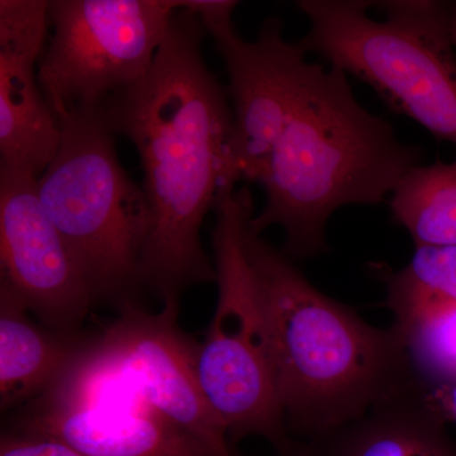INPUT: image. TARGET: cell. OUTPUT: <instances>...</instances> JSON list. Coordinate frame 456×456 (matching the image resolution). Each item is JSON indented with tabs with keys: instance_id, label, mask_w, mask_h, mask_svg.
Here are the masks:
<instances>
[{
	"instance_id": "7",
	"label": "cell",
	"mask_w": 456,
	"mask_h": 456,
	"mask_svg": "<svg viewBox=\"0 0 456 456\" xmlns=\"http://www.w3.org/2000/svg\"><path fill=\"white\" fill-rule=\"evenodd\" d=\"M102 334L86 340L60 378V388L98 401L147 407L202 441L218 456H232L226 428L204 397L196 369L197 344L178 326V302L151 314L136 302Z\"/></svg>"
},
{
	"instance_id": "18",
	"label": "cell",
	"mask_w": 456,
	"mask_h": 456,
	"mask_svg": "<svg viewBox=\"0 0 456 456\" xmlns=\"http://www.w3.org/2000/svg\"><path fill=\"white\" fill-rule=\"evenodd\" d=\"M0 456H84L62 441L41 435L11 431L0 440Z\"/></svg>"
},
{
	"instance_id": "3",
	"label": "cell",
	"mask_w": 456,
	"mask_h": 456,
	"mask_svg": "<svg viewBox=\"0 0 456 456\" xmlns=\"http://www.w3.org/2000/svg\"><path fill=\"white\" fill-rule=\"evenodd\" d=\"M422 159L421 147L399 141L391 123L359 103L345 71L314 64L270 158L265 207L251 230L281 226L289 259L318 256L338 208L382 202Z\"/></svg>"
},
{
	"instance_id": "11",
	"label": "cell",
	"mask_w": 456,
	"mask_h": 456,
	"mask_svg": "<svg viewBox=\"0 0 456 456\" xmlns=\"http://www.w3.org/2000/svg\"><path fill=\"white\" fill-rule=\"evenodd\" d=\"M50 25V2L0 0V167L35 178L62 136L36 73Z\"/></svg>"
},
{
	"instance_id": "1",
	"label": "cell",
	"mask_w": 456,
	"mask_h": 456,
	"mask_svg": "<svg viewBox=\"0 0 456 456\" xmlns=\"http://www.w3.org/2000/svg\"><path fill=\"white\" fill-rule=\"evenodd\" d=\"M206 35L197 16L179 8L145 77L104 103L114 134L140 155L149 209L140 283L163 305L216 281L200 230L240 182L231 147L232 107L204 61Z\"/></svg>"
},
{
	"instance_id": "10",
	"label": "cell",
	"mask_w": 456,
	"mask_h": 456,
	"mask_svg": "<svg viewBox=\"0 0 456 456\" xmlns=\"http://www.w3.org/2000/svg\"><path fill=\"white\" fill-rule=\"evenodd\" d=\"M37 179L0 167V284L47 330L75 335L95 298L42 206Z\"/></svg>"
},
{
	"instance_id": "5",
	"label": "cell",
	"mask_w": 456,
	"mask_h": 456,
	"mask_svg": "<svg viewBox=\"0 0 456 456\" xmlns=\"http://www.w3.org/2000/svg\"><path fill=\"white\" fill-rule=\"evenodd\" d=\"M59 121L61 143L37 179L38 196L95 302L121 307L134 302L141 287L149 227L145 193L119 163L104 103L74 108Z\"/></svg>"
},
{
	"instance_id": "8",
	"label": "cell",
	"mask_w": 456,
	"mask_h": 456,
	"mask_svg": "<svg viewBox=\"0 0 456 456\" xmlns=\"http://www.w3.org/2000/svg\"><path fill=\"white\" fill-rule=\"evenodd\" d=\"M178 9V0L50 2L53 35L37 77L57 118L140 82Z\"/></svg>"
},
{
	"instance_id": "14",
	"label": "cell",
	"mask_w": 456,
	"mask_h": 456,
	"mask_svg": "<svg viewBox=\"0 0 456 456\" xmlns=\"http://www.w3.org/2000/svg\"><path fill=\"white\" fill-rule=\"evenodd\" d=\"M86 340L41 329L28 308L0 284V407L26 406L50 391Z\"/></svg>"
},
{
	"instance_id": "4",
	"label": "cell",
	"mask_w": 456,
	"mask_h": 456,
	"mask_svg": "<svg viewBox=\"0 0 456 456\" xmlns=\"http://www.w3.org/2000/svg\"><path fill=\"white\" fill-rule=\"evenodd\" d=\"M310 32L307 53L353 75L393 112L456 147V57L445 3L371 2L384 20L369 16L370 2L301 0Z\"/></svg>"
},
{
	"instance_id": "13",
	"label": "cell",
	"mask_w": 456,
	"mask_h": 456,
	"mask_svg": "<svg viewBox=\"0 0 456 456\" xmlns=\"http://www.w3.org/2000/svg\"><path fill=\"white\" fill-rule=\"evenodd\" d=\"M443 422V413L421 383L355 421L307 441L299 456H456Z\"/></svg>"
},
{
	"instance_id": "17",
	"label": "cell",
	"mask_w": 456,
	"mask_h": 456,
	"mask_svg": "<svg viewBox=\"0 0 456 456\" xmlns=\"http://www.w3.org/2000/svg\"><path fill=\"white\" fill-rule=\"evenodd\" d=\"M398 331L406 341L417 377L426 387L456 383V308L437 312Z\"/></svg>"
},
{
	"instance_id": "9",
	"label": "cell",
	"mask_w": 456,
	"mask_h": 456,
	"mask_svg": "<svg viewBox=\"0 0 456 456\" xmlns=\"http://www.w3.org/2000/svg\"><path fill=\"white\" fill-rule=\"evenodd\" d=\"M226 65L232 107V156L239 180L263 182L285 123L298 103L314 62L301 44L285 40L268 18L255 41L237 35L232 14L202 23Z\"/></svg>"
},
{
	"instance_id": "16",
	"label": "cell",
	"mask_w": 456,
	"mask_h": 456,
	"mask_svg": "<svg viewBox=\"0 0 456 456\" xmlns=\"http://www.w3.org/2000/svg\"><path fill=\"white\" fill-rule=\"evenodd\" d=\"M386 305L397 330L456 308V245L416 246L407 265L389 277Z\"/></svg>"
},
{
	"instance_id": "20",
	"label": "cell",
	"mask_w": 456,
	"mask_h": 456,
	"mask_svg": "<svg viewBox=\"0 0 456 456\" xmlns=\"http://www.w3.org/2000/svg\"><path fill=\"white\" fill-rule=\"evenodd\" d=\"M445 9L450 40H452V46L456 50V2L445 3Z\"/></svg>"
},
{
	"instance_id": "19",
	"label": "cell",
	"mask_w": 456,
	"mask_h": 456,
	"mask_svg": "<svg viewBox=\"0 0 456 456\" xmlns=\"http://www.w3.org/2000/svg\"><path fill=\"white\" fill-rule=\"evenodd\" d=\"M428 392L443 416L456 422V383L428 388Z\"/></svg>"
},
{
	"instance_id": "2",
	"label": "cell",
	"mask_w": 456,
	"mask_h": 456,
	"mask_svg": "<svg viewBox=\"0 0 456 456\" xmlns=\"http://www.w3.org/2000/svg\"><path fill=\"white\" fill-rule=\"evenodd\" d=\"M250 221L246 254L265 314L288 432L317 439L422 383L395 327L371 326L318 290L283 251L251 230Z\"/></svg>"
},
{
	"instance_id": "15",
	"label": "cell",
	"mask_w": 456,
	"mask_h": 456,
	"mask_svg": "<svg viewBox=\"0 0 456 456\" xmlns=\"http://www.w3.org/2000/svg\"><path fill=\"white\" fill-rule=\"evenodd\" d=\"M391 211L415 246L456 245V160L411 170L392 193Z\"/></svg>"
},
{
	"instance_id": "12",
	"label": "cell",
	"mask_w": 456,
	"mask_h": 456,
	"mask_svg": "<svg viewBox=\"0 0 456 456\" xmlns=\"http://www.w3.org/2000/svg\"><path fill=\"white\" fill-rule=\"evenodd\" d=\"M13 431L53 437L84 456H218L149 408L56 393L27 404Z\"/></svg>"
},
{
	"instance_id": "6",
	"label": "cell",
	"mask_w": 456,
	"mask_h": 456,
	"mask_svg": "<svg viewBox=\"0 0 456 456\" xmlns=\"http://www.w3.org/2000/svg\"><path fill=\"white\" fill-rule=\"evenodd\" d=\"M215 216L218 297L206 338L197 344L198 380L228 439L261 436L288 452L292 446L279 403L268 326L245 248L246 227L254 217L251 191L230 189L216 204Z\"/></svg>"
}]
</instances>
